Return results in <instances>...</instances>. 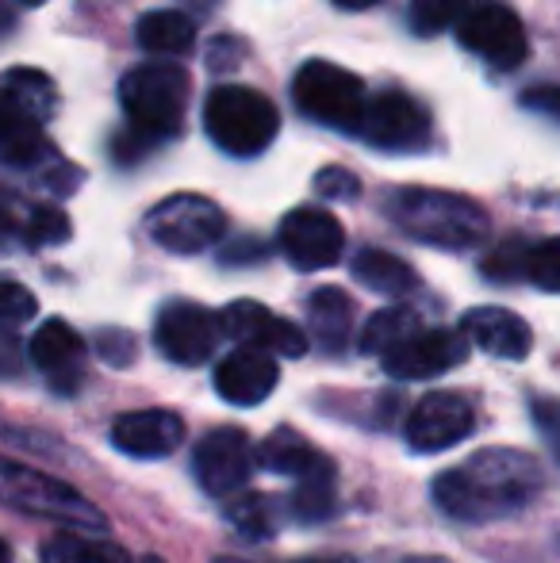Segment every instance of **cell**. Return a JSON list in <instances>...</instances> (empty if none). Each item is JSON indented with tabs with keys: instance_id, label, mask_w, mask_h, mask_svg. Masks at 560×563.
Wrapping results in <instances>:
<instances>
[{
	"instance_id": "1",
	"label": "cell",
	"mask_w": 560,
	"mask_h": 563,
	"mask_svg": "<svg viewBox=\"0 0 560 563\" xmlns=\"http://www.w3.org/2000/svg\"><path fill=\"white\" fill-rule=\"evenodd\" d=\"M541 490V467L518 449H484L433 479V503L453 521H499Z\"/></svg>"
},
{
	"instance_id": "2",
	"label": "cell",
	"mask_w": 560,
	"mask_h": 563,
	"mask_svg": "<svg viewBox=\"0 0 560 563\" xmlns=\"http://www.w3.org/2000/svg\"><path fill=\"white\" fill-rule=\"evenodd\" d=\"M388 219L404 230L407 238L438 250H472L487 238V211L476 200L441 188H396L384 200Z\"/></svg>"
},
{
	"instance_id": "3",
	"label": "cell",
	"mask_w": 560,
	"mask_h": 563,
	"mask_svg": "<svg viewBox=\"0 0 560 563\" xmlns=\"http://www.w3.org/2000/svg\"><path fill=\"white\" fill-rule=\"evenodd\" d=\"M54 108H58V89L43 69L15 66L0 74V157L8 165L28 169L35 162H54L43 139Z\"/></svg>"
},
{
	"instance_id": "4",
	"label": "cell",
	"mask_w": 560,
	"mask_h": 563,
	"mask_svg": "<svg viewBox=\"0 0 560 563\" xmlns=\"http://www.w3.org/2000/svg\"><path fill=\"white\" fill-rule=\"evenodd\" d=\"M204 131L223 154L257 157L273 146L281 131V112L270 97L246 85H219L204 104Z\"/></svg>"
},
{
	"instance_id": "5",
	"label": "cell",
	"mask_w": 560,
	"mask_h": 563,
	"mask_svg": "<svg viewBox=\"0 0 560 563\" xmlns=\"http://www.w3.org/2000/svg\"><path fill=\"white\" fill-rule=\"evenodd\" d=\"M0 503L12 510L35 514V518L58 521L77 533H100L108 529V518L69 483L51 479V475L35 472V467L20 464V460L0 456Z\"/></svg>"
},
{
	"instance_id": "6",
	"label": "cell",
	"mask_w": 560,
	"mask_h": 563,
	"mask_svg": "<svg viewBox=\"0 0 560 563\" xmlns=\"http://www.w3.org/2000/svg\"><path fill=\"white\" fill-rule=\"evenodd\" d=\"M193 81L180 66H139L120 81V104L142 142L173 139L185 123Z\"/></svg>"
},
{
	"instance_id": "7",
	"label": "cell",
	"mask_w": 560,
	"mask_h": 563,
	"mask_svg": "<svg viewBox=\"0 0 560 563\" xmlns=\"http://www.w3.org/2000/svg\"><path fill=\"white\" fill-rule=\"evenodd\" d=\"M292 100L322 126H358L365 112V81L334 62H307L292 81Z\"/></svg>"
},
{
	"instance_id": "8",
	"label": "cell",
	"mask_w": 560,
	"mask_h": 563,
	"mask_svg": "<svg viewBox=\"0 0 560 563\" xmlns=\"http://www.w3.org/2000/svg\"><path fill=\"white\" fill-rule=\"evenodd\" d=\"M146 230L162 250L180 253V257H193V253L211 250V245L223 238L227 216L219 203L208 200V196L177 192V196H165V200L150 211Z\"/></svg>"
},
{
	"instance_id": "9",
	"label": "cell",
	"mask_w": 560,
	"mask_h": 563,
	"mask_svg": "<svg viewBox=\"0 0 560 563\" xmlns=\"http://www.w3.org/2000/svg\"><path fill=\"white\" fill-rule=\"evenodd\" d=\"M361 139L388 154H419L430 142V115L422 104H415L404 92H384L373 97L358 123Z\"/></svg>"
},
{
	"instance_id": "10",
	"label": "cell",
	"mask_w": 560,
	"mask_h": 563,
	"mask_svg": "<svg viewBox=\"0 0 560 563\" xmlns=\"http://www.w3.org/2000/svg\"><path fill=\"white\" fill-rule=\"evenodd\" d=\"M457 38H461L464 51L492 62L495 69H518L526 62V51H530L523 20L507 4H480L464 12Z\"/></svg>"
},
{
	"instance_id": "11",
	"label": "cell",
	"mask_w": 560,
	"mask_h": 563,
	"mask_svg": "<svg viewBox=\"0 0 560 563\" xmlns=\"http://www.w3.org/2000/svg\"><path fill=\"white\" fill-rule=\"evenodd\" d=\"M219 338H223V322L200 303H188V299H177V303H165L162 314L154 322V341L173 364H196L211 361Z\"/></svg>"
},
{
	"instance_id": "12",
	"label": "cell",
	"mask_w": 560,
	"mask_h": 563,
	"mask_svg": "<svg viewBox=\"0 0 560 563\" xmlns=\"http://www.w3.org/2000/svg\"><path fill=\"white\" fill-rule=\"evenodd\" d=\"M281 253L299 273H319L330 268L345 250V230L330 211L322 208H296L281 219L277 230Z\"/></svg>"
},
{
	"instance_id": "13",
	"label": "cell",
	"mask_w": 560,
	"mask_h": 563,
	"mask_svg": "<svg viewBox=\"0 0 560 563\" xmlns=\"http://www.w3.org/2000/svg\"><path fill=\"white\" fill-rule=\"evenodd\" d=\"M257 464V452L250 449V438L242 430H216L196 445L193 452V472L200 487L216 498L239 495L246 487L250 472Z\"/></svg>"
},
{
	"instance_id": "14",
	"label": "cell",
	"mask_w": 560,
	"mask_h": 563,
	"mask_svg": "<svg viewBox=\"0 0 560 563\" xmlns=\"http://www.w3.org/2000/svg\"><path fill=\"white\" fill-rule=\"evenodd\" d=\"M469 356V338L464 330H415L399 345H392L381 356L384 372L392 379H433L441 372L457 368Z\"/></svg>"
},
{
	"instance_id": "15",
	"label": "cell",
	"mask_w": 560,
	"mask_h": 563,
	"mask_svg": "<svg viewBox=\"0 0 560 563\" xmlns=\"http://www.w3.org/2000/svg\"><path fill=\"white\" fill-rule=\"evenodd\" d=\"M476 430V410L453 391H430L407 418V445L415 452H441L461 445Z\"/></svg>"
},
{
	"instance_id": "16",
	"label": "cell",
	"mask_w": 560,
	"mask_h": 563,
	"mask_svg": "<svg viewBox=\"0 0 560 563\" xmlns=\"http://www.w3.org/2000/svg\"><path fill=\"white\" fill-rule=\"evenodd\" d=\"M223 334L242 341V345H254V349H265L273 356H304L307 353V334L299 327H292L288 319L281 314L265 311L262 303L254 299H242V303H231L223 314Z\"/></svg>"
},
{
	"instance_id": "17",
	"label": "cell",
	"mask_w": 560,
	"mask_h": 563,
	"mask_svg": "<svg viewBox=\"0 0 560 563\" xmlns=\"http://www.w3.org/2000/svg\"><path fill=\"white\" fill-rule=\"evenodd\" d=\"M281 379V368L273 361V353L254 345L234 349L231 356L216 364V391L223 395L231 407H257L273 395Z\"/></svg>"
},
{
	"instance_id": "18",
	"label": "cell",
	"mask_w": 560,
	"mask_h": 563,
	"mask_svg": "<svg viewBox=\"0 0 560 563\" xmlns=\"http://www.w3.org/2000/svg\"><path fill=\"white\" fill-rule=\"evenodd\" d=\"M185 441V422L173 410H131L112 426V445L135 460H165Z\"/></svg>"
},
{
	"instance_id": "19",
	"label": "cell",
	"mask_w": 560,
	"mask_h": 563,
	"mask_svg": "<svg viewBox=\"0 0 560 563\" xmlns=\"http://www.w3.org/2000/svg\"><path fill=\"white\" fill-rule=\"evenodd\" d=\"M461 330L472 345L499 356V361H526L534 349V334L526 319L507 311V307H472L461 319Z\"/></svg>"
},
{
	"instance_id": "20",
	"label": "cell",
	"mask_w": 560,
	"mask_h": 563,
	"mask_svg": "<svg viewBox=\"0 0 560 563\" xmlns=\"http://www.w3.org/2000/svg\"><path fill=\"white\" fill-rule=\"evenodd\" d=\"M31 364L39 372L51 376L54 387L62 391H74L77 376H81V361H85V341L77 334L69 322L62 319H51L31 334Z\"/></svg>"
},
{
	"instance_id": "21",
	"label": "cell",
	"mask_w": 560,
	"mask_h": 563,
	"mask_svg": "<svg viewBox=\"0 0 560 563\" xmlns=\"http://www.w3.org/2000/svg\"><path fill=\"white\" fill-rule=\"evenodd\" d=\"M257 464L270 467V472H277V475H288V479H296V483L311 479V475L334 472V464H330L311 441H304L292 430H277L273 438H265L262 449H257Z\"/></svg>"
},
{
	"instance_id": "22",
	"label": "cell",
	"mask_w": 560,
	"mask_h": 563,
	"mask_svg": "<svg viewBox=\"0 0 560 563\" xmlns=\"http://www.w3.org/2000/svg\"><path fill=\"white\" fill-rule=\"evenodd\" d=\"M307 327H311V338L319 341L327 353H342L345 341H350V330H353L350 296L338 288H319L311 299H307Z\"/></svg>"
},
{
	"instance_id": "23",
	"label": "cell",
	"mask_w": 560,
	"mask_h": 563,
	"mask_svg": "<svg viewBox=\"0 0 560 563\" xmlns=\"http://www.w3.org/2000/svg\"><path fill=\"white\" fill-rule=\"evenodd\" d=\"M350 268H353V280H361L369 291H381V296L392 299L411 296L419 288V273L388 250H361Z\"/></svg>"
},
{
	"instance_id": "24",
	"label": "cell",
	"mask_w": 560,
	"mask_h": 563,
	"mask_svg": "<svg viewBox=\"0 0 560 563\" xmlns=\"http://www.w3.org/2000/svg\"><path fill=\"white\" fill-rule=\"evenodd\" d=\"M139 46L146 54H162V58H180L193 51L196 43V23L177 8H162V12H146L135 27Z\"/></svg>"
},
{
	"instance_id": "25",
	"label": "cell",
	"mask_w": 560,
	"mask_h": 563,
	"mask_svg": "<svg viewBox=\"0 0 560 563\" xmlns=\"http://www.w3.org/2000/svg\"><path fill=\"white\" fill-rule=\"evenodd\" d=\"M419 327L422 322L411 307H388V311H376L373 319L365 322V330H361V349H365V353L384 356L392 345H399L404 338H411Z\"/></svg>"
},
{
	"instance_id": "26",
	"label": "cell",
	"mask_w": 560,
	"mask_h": 563,
	"mask_svg": "<svg viewBox=\"0 0 560 563\" xmlns=\"http://www.w3.org/2000/svg\"><path fill=\"white\" fill-rule=\"evenodd\" d=\"M46 563H131L128 552L112 541H97V537H54L43 549Z\"/></svg>"
},
{
	"instance_id": "27",
	"label": "cell",
	"mask_w": 560,
	"mask_h": 563,
	"mask_svg": "<svg viewBox=\"0 0 560 563\" xmlns=\"http://www.w3.org/2000/svg\"><path fill=\"white\" fill-rule=\"evenodd\" d=\"M526 280L541 291H560V238H546L526 250Z\"/></svg>"
},
{
	"instance_id": "28",
	"label": "cell",
	"mask_w": 560,
	"mask_h": 563,
	"mask_svg": "<svg viewBox=\"0 0 560 563\" xmlns=\"http://www.w3.org/2000/svg\"><path fill=\"white\" fill-rule=\"evenodd\" d=\"M464 4L469 0H411V27L419 35H438L461 20Z\"/></svg>"
},
{
	"instance_id": "29",
	"label": "cell",
	"mask_w": 560,
	"mask_h": 563,
	"mask_svg": "<svg viewBox=\"0 0 560 563\" xmlns=\"http://www.w3.org/2000/svg\"><path fill=\"white\" fill-rule=\"evenodd\" d=\"M69 238V219L62 208H46L35 203L31 208V223H28V245H54Z\"/></svg>"
},
{
	"instance_id": "30",
	"label": "cell",
	"mask_w": 560,
	"mask_h": 563,
	"mask_svg": "<svg viewBox=\"0 0 560 563\" xmlns=\"http://www.w3.org/2000/svg\"><path fill=\"white\" fill-rule=\"evenodd\" d=\"M35 311L39 299L23 284L0 280V327H23L28 319H35Z\"/></svg>"
},
{
	"instance_id": "31",
	"label": "cell",
	"mask_w": 560,
	"mask_h": 563,
	"mask_svg": "<svg viewBox=\"0 0 560 563\" xmlns=\"http://www.w3.org/2000/svg\"><path fill=\"white\" fill-rule=\"evenodd\" d=\"M231 521L242 529L246 537H270L273 533V510L270 498L262 495H246L242 503L231 506Z\"/></svg>"
},
{
	"instance_id": "32",
	"label": "cell",
	"mask_w": 560,
	"mask_h": 563,
	"mask_svg": "<svg viewBox=\"0 0 560 563\" xmlns=\"http://www.w3.org/2000/svg\"><path fill=\"white\" fill-rule=\"evenodd\" d=\"M28 223H31V208H20L8 192H0V245H28Z\"/></svg>"
},
{
	"instance_id": "33",
	"label": "cell",
	"mask_w": 560,
	"mask_h": 563,
	"mask_svg": "<svg viewBox=\"0 0 560 563\" xmlns=\"http://www.w3.org/2000/svg\"><path fill=\"white\" fill-rule=\"evenodd\" d=\"M315 188H319L327 200H353L361 185H358V177H353L350 169H338V165H330V169H319Z\"/></svg>"
},
{
	"instance_id": "34",
	"label": "cell",
	"mask_w": 560,
	"mask_h": 563,
	"mask_svg": "<svg viewBox=\"0 0 560 563\" xmlns=\"http://www.w3.org/2000/svg\"><path fill=\"white\" fill-rule=\"evenodd\" d=\"M484 273L495 276V280H515L518 273L526 276V250H523V245L510 242L507 250L492 253V257L484 261Z\"/></svg>"
},
{
	"instance_id": "35",
	"label": "cell",
	"mask_w": 560,
	"mask_h": 563,
	"mask_svg": "<svg viewBox=\"0 0 560 563\" xmlns=\"http://www.w3.org/2000/svg\"><path fill=\"white\" fill-rule=\"evenodd\" d=\"M523 108L526 112H538V115L557 119L560 123V85H534V89H526Z\"/></svg>"
},
{
	"instance_id": "36",
	"label": "cell",
	"mask_w": 560,
	"mask_h": 563,
	"mask_svg": "<svg viewBox=\"0 0 560 563\" xmlns=\"http://www.w3.org/2000/svg\"><path fill=\"white\" fill-rule=\"evenodd\" d=\"M534 422H538L541 438L549 441V449L560 456V402L553 399H534Z\"/></svg>"
},
{
	"instance_id": "37",
	"label": "cell",
	"mask_w": 560,
	"mask_h": 563,
	"mask_svg": "<svg viewBox=\"0 0 560 563\" xmlns=\"http://www.w3.org/2000/svg\"><path fill=\"white\" fill-rule=\"evenodd\" d=\"M338 8H345V12H361V8H373L381 4V0H334Z\"/></svg>"
},
{
	"instance_id": "38",
	"label": "cell",
	"mask_w": 560,
	"mask_h": 563,
	"mask_svg": "<svg viewBox=\"0 0 560 563\" xmlns=\"http://www.w3.org/2000/svg\"><path fill=\"white\" fill-rule=\"evenodd\" d=\"M12 27V12H8V4H0V35Z\"/></svg>"
},
{
	"instance_id": "39",
	"label": "cell",
	"mask_w": 560,
	"mask_h": 563,
	"mask_svg": "<svg viewBox=\"0 0 560 563\" xmlns=\"http://www.w3.org/2000/svg\"><path fill=\"white\" fill-rule=\"evenodd\" d=\"M0 563H12V549H8V541H0Z\"/></svg>"
},
{
	"instance_id": "40",
	"label": "cell",
	"mask_w": 560,
	"mask_h": 563,
	"mask_svg": "<svg viewBox=\"0 0 560 563\" xmlns=\"http://www.w3.org/2000/svg\"><path fill=\"white\" fill-rule=\"evenodd\" d=\"M4 356H8V353L0 349V372H12V361H4Z\"/></svg>"
},
{
	"instance_id": "41",
	"label": "cell",
	"mask_w": 560,
	"mask_h": 563,
	"mask_svg": "<svg viewBox=\"0 0 560 563\" xmlns=\"http://www.w3.org/2000/svg\"><path fill=\"white\" fill-rule=\"evenodd\" d=\"M20 4H28V8H39V4H46V0H20Z\"/></svg>"
},
{
	"instance_id": "42",
	"label": "cell",
	"mask_w": 560,
	"mask_h": 563,
	"mask_svg": "<svg viewBox=\"0 0 560 563\" xmlns=\"http://www.w3.org/2000/svg\"><path fill=\"white\" fill-rule=\"evenodd\" d=\"M299 563H345V560H299Z\"/></svg>"
},
{
	"instance_id": "43",
	"label": "cell",
	"mask_w": 560,
	"mask_h": 563,
	"mask_svg": "<svg viewBox=\"0 0 560 563\" xmlns=\"http://www.w3.org/2000/svg\"><path fill=\"white\" fill-rule=\"evenodd\" d=\"M142 563H165V560H157V556H150V560H142Z\"/></svg>"
},
{
	"instance_id": "44",
	"label": "cell",
	"mask_w": 560,
	"mask_h": 563,
	"mask_svg": "<svg viewBox=\"0 0 560 563\" xmlns=\"http://www.w3.org/2000/svg\"><path fill=\"white\" fill-rule=\"evenodd\" d=\"M411 563H441V560H411Z\"/></svg>"
}]
</instances>
